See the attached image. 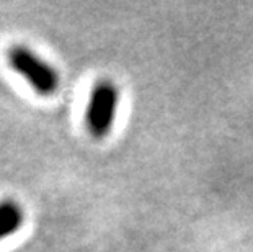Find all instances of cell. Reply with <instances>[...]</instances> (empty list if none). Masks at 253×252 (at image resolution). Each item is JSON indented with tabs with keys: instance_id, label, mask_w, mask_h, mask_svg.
Here are the masks:
<instances>
[{
	"instance_id": "1",
	"label": "cell",
	"mask_w": 253,
	"mask_h": 252,
	"mask_svg": "<svg viewBox=\"0 0 253 252\" xmlns=\"http://www.w3.org/2000/svg\"><path fill=\"white\" fill-rule=\"evenodd\" d=\"M7 64L40 97H51L61 85L57 69L25 45H13L8 48Z\"/></svg>"
},
{
	"instance_id": "2",
	"label": "cell",
	"mask_w": 253,
	"mask_h": 252,
	"mask_svg": "<svg viewBox=\"0 0 253 252\" xmlns=\"http://www.w3.org/2000/svg\"><path fill=\"white\" fill-rule=\"evenodd\" d=\"M118 108H120V89L110 79L98 80L91 87L85 106V128L95 139H105L115 126Z\"/></svg>"
},
{
	"instance_id": "3",
	"label": "cell",
	"mask_w": 253,
	"mask_h": 252,
	"mask_svg": "<svg viewBox=\"0 0 253 252\" xmlns=\"http://www.w3.org/2000/svg\"><path fill=\"white\" fill-rule=\"evenodd\" d=\"M25 224V210L12 198L0 200V241L12 238Z\"/></svg>"
}]
</instances>
